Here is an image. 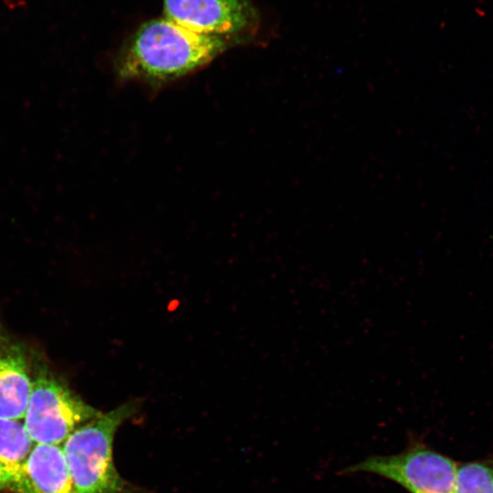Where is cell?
<instances>
[{
    "instance_id": "obj_3",
    "label": "cell",
    "mask_w": 493,
    "mask_h": 493,
    "mask_svg": "<svg viewBox=\"0 0 493 493\" xmlns=\"http://www.w3.org/2000/svg\"><path fill=\"white\" fill-rule=\"evenodd\" d=\"M100 414L69 387L42 352L33 349L32 389L23 420L37 445L61 446Z\"/></svg>"
},
{
    "instance_id": "obj_8",
    "label": "cell",
    "mask_w": 493,
    "mask_h": 493,
    "mask_svg": "<svg viewBox=\"0 0 493 493\" xmlns=\"http://www.w3.org/2000/svg\"><path fill=\"white\" fill-rule=\"evenodd\" d=\"M37 444L21 420L0 418V462L23 475L24 466Z\"/></svg>"
},
{
    "instance_id": "obj_10",
    "label": "cell",
    "mask_w": 493,
    "mask_h": 493,
    "mask_svg": "<svg viewBox=\"0 0 493 493\" xmlns=\"http://www.w3.org/2000/svg\"><path fill=\"white\" fill-rule=\"evenodd\" d=\"M0 490L13 493H33L31 485L25 474L11 471L0 462Z\"/></svg>"
},
{
    "instance_id": "obj_6",
    "label": "cell",
    "mask_w": 493,
    "mask_h": 493,
    "mask_svg": "<svg viewBox=\"0 0 493 493\" xmlns=\"http://www.w3.org/2000/svg\"><path fill=\"white\" fill-rule=\"evenodd\" d=\"M33 349L0 321V418L24 419L32 389Z\"/></svg>"
},
{
    "instance_id": "obj_5",
    "label": "cell",
    "mask_w": 493,
    "mask_h": 493,
    "mask_svg": "<svg viewBox=\"0 0 493 493\" xmlns=\"http://www.w3.org/2000/svg\"><path fill=\"white\" fill-rule=\"evenodd\" d=\"M164 16L197 33L254 41L263 17L252 0H163Z\"/></svg>"
},
{
    "instance_id": "obj_4",
    "label": "cell",
    "mask_w": 493,
    "mask_h": 493,
    "mask_svg": "<svg viewBox=\"0 0 493 493\" xmlns=\"http://www.w3.org/2000/svg\"><path fill=\"white\" fill-rule=\"evenodd\" d=\"M451 458L422 445L388 456H371L345 472H368L391 479L410 493H454L457 471Z\"/></svg>"
},
{
    "instance_id": "obj_7",
    "label": "cell",
    "mask_w": 493,
    "mask_h": 493,
    "mask_svg": "<svg viewBox=\"0 0 493 493\" xmlns=\"http://www.w3.org/2000/svg\"><path fill=\"white\" fill-rule=\"evenodd\" d=\"M24 471L33 493H77L61 446L36 445Z\"/></svg>"
},
{
    "instance_id": "obj_2",
    "label": "cell",
    "mask_w": 493,
    "mask_h": 493,
    "mask_svg": "<svg viewBox=\"0 0 493 493\" xmlns=\"http://www.w3.org/2000/svg\"><path fill=\"white\" fill-rule=\"evenodd\" d=\"M137 408L136 401H129L101 413L75 430L62 444L77 493H144L119 474L112 454L116 431Z\"/></svg>"
},
{
    "instance_id": "obj_1",
    "label": "cell",
    "mask_w": 493,
    "mask_h": 493,
    "mask_svg": "<svg viewBox=\"0 0 493 493\" xmlns=\"http://www.w3.org/2000/svg\"><path fill=\"white\" fill-rule=\"evenodd\" d=\"M232 40L241 41L197 33L165 16L151 19L126 42L117 68L120 76L127 79L171 81L210 63Z\"/></svg>"
},
{
    "instance_id": "obj_9",
    "label": "cell",
    "mask_w": 493,
    "mask_h": 493,
    "mask_svg": "<svg viewBox=\"0 0 493 493\" xmlns=\"http://www.w3.org/2000/svg\"><path fill=\"white\" fill-rule=\"evenodd\" d=\"M454 493H493V457L458 466Z\"/></svg>"
}]
</instances>
